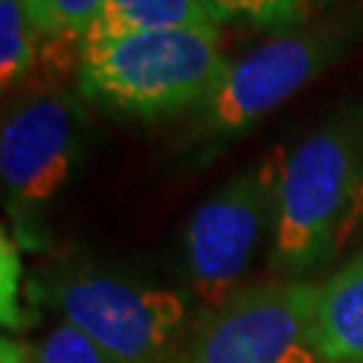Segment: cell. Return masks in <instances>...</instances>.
<instances>
[{
    "mask_svg": "<svg viewBox=\"0 0 363 363\" xmlns=\"http://www.w3.org/2000/svg\"><path fill=\"white\" fill-rule=\"evenodd\" d=\"M202 25H216L205 0H105L81 46Z\"/></svg>",
    "mask_w": 363,
    "mask_h": 363,
    "instance_id": "9",
    "label": "cell"
},
{
    "mask_svg": "<svg viewBox=\"0 0 363 363\" xmlns=\"http://www.w3.org/2000/svg\"><path fill=\"white\" fill-rule=\"evenodd\" d=\"M283 162V148L256 159L250 167L220 183L183 223L175 267L202 310L220 307L245 288V274L264 240L274 232Z\"/></svg>",
    "mask_w": 363,
    "mask_h": 363,
    "instance_id": "5",
    "label": "cell"
},
{
    "mask_svg": "<svg viewBox=\"0 0 363 363\" xmlns=\"http://www.w3.org/2000/svg\"><path fill=\"white\" fill-rule=\"evenodd\" d=\"M38 27L30 22L25 0H0V84L9 94L38 65Z\"/></svg>",
    "mask_w": 363,
    "mask_h": 363,
    "instance_id": "11",
    "label": "cell"
},
{
    "mask_svg": "<svg viewBox=\"0 0 363 363\" xmlns=\"http://www.w3.org/2000/svg\"><path fill=\"white\" fill-rule=\"evenodd\" d=\"M339 0H205L216 25L237 27H288L307 25L312 19L328 13Z\"/></svg>",
    "mask_w": 363,
    "mask_h": 363,
    "instance_id": "10",
    "label": "cell"
},
{
    "mask_svg": "<svg viewBox=\"0 0 363 363\" xmlns=\"http://www.w3.org/2000/svg\"><path fill=\"white\" fill-rule=\"evenodd\" d=\"M35 294L116 363H186L202 310L189 291L84 261L43 269Z\"/></svg>",
    "mask_w": 363,
    "mask_h": 363,
    "instance_id": "3",
    "label": "cell"
},
{
    "mask_svg": "<svg viewBox=\"0 0 363 363\" xmlns=\"http://www.w3.org/2000/svg\"><path fill=\"white\" fill-rule=\"evenodd\" d=\"M363 189V105L342 108L286 154L269 267L304 280L337 256Z\"/></svg>",
    "mask_w": 363,
    "mask_h": 363,
    "instance_id": "2",
    "label": "cell"
},
{
    "mask_svg": "<svg viewBox=\"0 0 363 363\" xmlns=\"http://www.w3.org/2000/svg\"><path fill=\"white\" fill-rule=\"evenodd\" d=\"M315 334L325 363H363V247L318 286Z\"/></svg>",
    "mask_w": 363,
    "mask_h": 363,
    "instance_id": "8",
    "label": "cell"
},
{
    "mask_svg": "<svg viewBox=\"0 0 363 363\" xmlns=\"http://www.w3.org/2000/svg\"><path fill=\"white\" fill-rule=\"evenodd\" d=\"M361 38V9L342 6L307 25L280 30L240 60H229L216 86L183 116L172 164L178 169L208 164L328 67L350 57Z\"/></svg>",
    "mask_w": 363,
    "mask_h": 363,
    "instance_id": "1",
    "label": "cell"
},
{
    "mask_svg": "<svg viewBox=\"0 0 363 363\" xmlns=\"http://www.w3.org/2000/svg\"><path fill=\"white\" fill-rule=\"evenodd\" d=\"M91 118L81 91L49 89L13 103L0 127V181L19 234L35 242L43 210L65 191L86 151Z\"/></svg>",
    "mask_w": 363,
    "mask_h": 363,
    "instance_id": "6",
    "label": "cell"
},
{
    "mask_svg": "<svg viewBox=\"0 0 363 363\" xmlns=\"http://www.w3.org/2000/svg\"><path fill=\"white\" fill-rule=\"evenodd\" d=\"M363 226V189H361V196H358V205H355V210H352V218H350V226H347V237H345V242L350 240L352 234L358 232Z\"/></svg>",
    "mask_w": 363,
    "mask_h": 363,
    "instance_id": "14",
    "label": "cell"
},
{
    "mask_svg": "<svg viewBox=\"0 0 363 363\" xmlns=\"http://www.w3.org/2000/svg\"><path fill=\"white\" fill-rule=\"evenodd\" d=\"M318 286L272 280L199 310L186 363H325L315 334Z\"/></svg>",
    "mask_w": 363,
    "mask_h": 363,
    "instance_id": "7",
    "label": "cell"
},
{
    "mask_svg": "<svg viewBox=\"0 0 363 363\" xmlns=\"http://www.w3.org/2000/svg\"><path fill=\"white\" fill-rule=\"evenodd\" d=\"M105 0H25L30 22L43 38H84Z\"/></svg>",
    "mask_w": 363,
    "mask_h": 363,
    "instance_id": "13",
    "label": "cell"
},
{
    "mask_svg": "<svg viewBox=\"0 0 363 363\" xmlns=\"http://www.w3.org/2000/svg\"><path fill=\"white\" fill-rule=\"evenodd\" d=\"M3 363H6V361H3Z\"/></svg>",
    "mask_w": 363,
    "mask_h": 363,
    "instance_id": "15",
    "label": "cell"
},
{
    "mask_svg": "<svg viewBox=\"0 0 363 363\" xmlns=\"http://www.w3.org/2000/svg\"><path fill=\"white\" fill-rule=\"evenodd\" d=\"M226 62L218 25L127 35L81 46L78 91L116 116H186L216 86Z\"/></svg>",
    "mask_w": 363,
    "mask_h": 363,
    "instance_id": "4",
    "label": "cell"
},
{
    "mask_svg": "<svg viewBox=\"0 0 363 363\" xmlns=\"http://www.w3.org/2000/svg\"><path fill=\"white\" fill-rule=\"evenodd\" d=\"M3 361L6 363H116L108 352L94 345L84 331L70 323H57L49 328L35 345H16L3 342Z\"/></svg>",
    "mask_w": 363,
    "mask_h": 363,
    "instance_id": "12",
    "label": "cell"
}]
</instances>
